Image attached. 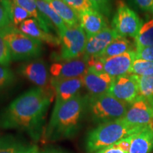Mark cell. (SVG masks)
I'll use <instances>...</instances> for the list:
<instances>
[{"label": "cell", "instance_id": "19", "mask_svg": "<svg viewBox=\"0 0 153 153\" xmlns=\"http://www.w3.org/2000/svg\"><path fill=\"white\" fill-rule=\"evenodd\" d=\"M153 150V131L151 127L145 128L131 135L128 153H151Z\"/></svg>", "mask_w": 153, "mask_h": 153}, {"label": "cell", "instance_id": "22", "mask_svg": "<svg viewBox=\"0 0 153 153\" xmlns=\"http://www.w3.org/2000/svg\"><path fill=\"white\" fill-rule=\"evenodd\" d=\"M36 3L41 14L53 25L59 37L66 29L67 25L51 7L44 0H36Z\"/></svg>", "mask_w": 153, "mask_h": 153}, {"label": "cell", "instance_id": "14", "mask_svg": "<svg viewBox=\"0 0 153 153\" xmlns=\"http://www.w3.org/2000/svg\"><path fill=\"white\" fill-rule=\"evenodd\" d=\"M119 36L116 30L107 27L100 33L88 38L83 56L87 59L99 57L105 49Z\"/></svg>", "mask_w": 153, "mask_h": 153}, {"label": "cell", "instance_id": "7", "mask_svg": "<svg viewBox=\"0 0 153 153\" xmlns=\"http://www.w3.org/2000/svg\"><path fill=\"white\" fill-rule=\"evenodd\" d=\"M143 23L136 13L123 1H118L117 8L113 17L112 28L122 37L135 38L138 34Z\"/></svg>", "mask_w": 153, "mask_h": 153}, {"label": "cell", "instance_id": "6", "mask_svg": "<svg viewBox=\"0 0 153 153\" xmlns=\"http://www.w3.org/2000/svg\"><path fill=\"white\" fill-rule=\"evenodd\" d=\"M60 49L54 55L56 61L69 60L83 55L87 36L80 24L67 26L66 29L60 37Z\"/></svg>", "mask_w": 153, "mask_h": 153}, {"label": "cell", "instance_id": "35", "mask_svg": "<svg viewBox=\"0 0 153 153\" xmlns=\"http://www.w3.org/2000/svg\"><path fill=\"white\" fill-rule=\"evenodd\" d=\"M131 135L125 137V138L120 140V141H118L116 143H115V145L116 147H118V148H120V150H123L124 152L126 153H128L129 149H130V145H131Z\"/></svg>", "mask_w": 153, "mask_h": 153}, {"label": "cell", "instance_id": "32", "mask_svg": "<svg viewBox=\"0 0 153 153\" xmlns=\"http://www.w3.org/2000/svg\"><path fill=\"white\" fill-rule=\"evenodd\" d=\"M13 26L8 10L1 0H0V30Z\"/></svg>", "mask_w": 153, "mask_h": 153}, {"label": "cell", "instance_id": "3", "mask_svg": "<svg viewBox=\"0 0 153 153\" xmlns=\"http://www.w3.org/2000/svg\"><path fill=\"white\" fill-rule=\"evenodd\" d=\"M144 128L129 125L123 118L99 124L87 134L86 151L87 153H94Z\"/></svg>", "mask_w": 153, "mask_h": 153}, {"label": "cell", "instance_id": "36", "mask_svg": "<svg viewBox=\"0 0 153 153\" xmlns=\"http://www.w3.org/2000/svg\"><path fill=\"white\" fill-rule=\"evenodd\" d=\"M94 153H126L123 150H120L118 147H116L115 145H111L109 147H107L106 148L102 149Z\"/></svg>", "mask_w": 153, "mask_h": 153}, {"label": "cell", "instance_id": "10", "mask_svg": "<svg viewBox=\"0 0 153 153\" xmlns=\"http://www.w3.org/2000/svg\"><path fill=\"white\" fill-rule=\"evenodd\" d=\"M123 120L134 127H152L153 125V109L150 103L139 96L130 105Z\"/></svg>", "mask_w": 153, "mask_h": 153}, {"label": "cell", "instance_id": "27", "mask_svg": "<svg viewBox=\"0 0 153 153\" xmlns=\"http://www.w3.org/2000/svg\"><path fill=\"white\" fill-rule=\"evenodd\" d=\"M130 74L137 76L153 75V62L135 59L133 63Z\"/></svg>", "mask_w": 153, "mask_h": 153}, {"label": "cell", "instance_id": "30", "mask_svg": "<svg viewBox=\"0 0 153 153\" xmlns=\"http://www.w3.org/2000/svg\"><path fill=\"white\" fill-rule=\"evenodd\" d=\"M95 10L104 16H109L111 13L112 0H89Z\"/></svg>", "mask_w": 153, "mask_h": 153}, {"label": "cell", "instance_id": "39", "mask_svg": "<svg viewBox=\"0 0 153 153\" xmlns=\"http://www.w3.org/2000/svg\"><path fill=\"white\" fill-rule=\"evenodd\" d=\"M150 103L151 106H152V109H153V101H151V102H150Z\"/></svg>", "mask_w": 153, "mask_h": 153}, {"label": "cell", "instance_id": "21", "mask_svg": "<svg viewBox=\"0 0 153 153\" xmlns=\"http://www.w3.org/2000/svg\"><path fill=\"white\" fill-rule=\"evenodd\" d=\"M51 8L62 19L67 26L79 24V14L63 0H45Z\"/></svg>", "mask_w": 153, "mask_h": 153}, {"label": "cell", "instance_id": "16", "mask_svg": "<svg viewBox=\"0 0 153 153\" xmlns=\"http://www.w3.org/2000/svg\"><path fill=\"white\" fill-rule=\"evenodd\" d=\"M79 18L80 26L85 30L87 38L100 33L108 27L105 16L94 9L79 13Z\"/></svg>", "mask_w": 153, "mask_h": 153}, {"label": "cell", "instance_id": "9", "mask_svg": "<svg viewBox=\"0 0 153 153\" xmlns=\"http://www.w3.org/2000/svg\"><path fill=\"white\" fill-rule=\"evenodd\" d=\"M89 69L88 59L85 56L69 60L57 61L50 67V73L57 79L82 78Z\"/></svg>", "mask_w": 153, "mask_h": 153}, {"label": "cell", "instance_id": "26", "mask_svg": "<svg viewBox=\"0 0 153 153\" xmlns=\"http://www.w3.org/2000/svg\"><path fill=\"white\" fill-rule=\"evenodd\" d=\"M135 76L138 86L139 96L151 102L153 101V75Z\"/></svg>", "mask_w": 153, "mask_h": 153}, {"label": "cell", "instance_id": "29", "mask_svg": "<svg viewBox=\"0 0 153 153\" xmlns=\"http://www.w3.org/2000/svg\"><path fill=\"white\" fill-rule=\"evenodd\" d=\"M11 57L9 47L0 30V65L8 67L10 65Z\"/></svg>", "mask_w": 153, "mask_h": 153}, {"label": "cell", "instance_id": "23", "mask_svg": "<svg viewBox=\"0 0 153 153\" xmlns=\"http://www.w3.org/2000/svg\"><path fill=\"white\" fill-rule=\"evenodd\" d=\"M133 45L131 42L126 37L119 36L114 40L105 51L101 53L99 57L107 58V57L117 56L133 51Z\"/></svg>", "mask_w": 153, "mask_h": 153}, {"label": "cell", "instance_id": "31", "mask_svg": "<svg viewBox=\"0 0 153 153\" xmlns=\"http://www.w3.org/2000/svg\"><path fill=\"white\" fill-rule=\"evenodd\" d=\"M76 13L82 12L88 9H94L89 0H63Z\"/></svg>", "mask_w": 153, "mask_h": 153}, {"label": "cell", "instance_id": "5", "mask_svg": "<svg viewBox=\"0 0 153 153\" xmlns=\"http://www.w3.org/2000/svg\"><path fill=\"white\" fill-rule=\"evenodd\" d=\"M1 32L9 47L11 60H30L41 55L42 42L26 35L16 26H9Z\"/></svg>", "mask_w": 153, "mask_h": 153}, {"label": "cell", "instance_id": "41", "mask_svg": "<svg viewBox=\"0 0 153 153\" xmlns=\"http://www.w3.org/2000/svg\"><path fill=\"white\" fill-rule=\"evenodd\" d=\"M44 1H45V0H44Z\"/></svg>", "mask_w": 153, "mask_h": 153}, {"label": "cell", "instance_id": "12", "mask_svg": "<svg viewBox=\"0 0 153 153\" xmlns=\"http://www.w3.org/2000/svg\"><path fill=\"white\" fill-rule=\"evenodd\" d=\"M51 86L55 94V104L53 108H56L79 94L84 85L82 78L57 79L51 77Z\"/></svg>", "mask_w": 153, "mask_h": 153}, {"label": "cell", "instance_id": "28", "mask_svg": "<svg viewBox=\"0 0 153 153\" xmlns=\"http://www.w3.org/2000/svg\"><path fill=\"white\" fill-rule=\"evenodd\" d=\"M14 81V72L8 67L0 65V91L10 87Z\"/></svg>", "mask_w": 153, "mask_h": 153}, {"label": "cell", "instance_id": "1", "mask_svg": "<svg viewBox=\"0 0 153 153\" xmlns=\"http://www.w3.org/2000/svg\"><path fill=\"white\" fill-rule=\"evenodd\" d=\"M53 92L37 87L30 88L14 101L0 114V127L23 131L37 142L41 138Z\"/></svg>", "mask_w": 153, "mask_h": 153}, {"label": "cell", "instance_id": "8", "mask_svg": "<svg viewBox=\"0 0 153 153\" xmlns=\"http://www.w3.org/2000/svg\"><path fill=\"white\" fill-rule=\"evenodd\" d=\"M20 74L43 90L53 93L51 77L46 62L43 60H30L21 65L18 69Z\"/></svg>", "mask_w": 153, "mask_h": 153}, {"label": "cell", "instance_id": "34", "mask_svg": "<svg viewBox=\"0 0 153 153\" xmlns=\"http://www.w3.org/2000/svg\"><path fill=\"white\" fill-rule=\"evenodd\" d=\"M142 11L153 13V0H131Z\"/></svg>", "mask_w": 153, "mask_h": 153}, {"label": "cell", "instance_id": "25", "mask_svg": "<svg viewBox=\"0 0 153 153\" xmlns=\"http://www.w3.org/2000/svg\"><path fill=\"white\" fill-rule=\"evenodd\" d=\"M135 41L136 48L153 46V18L142 25Z\"/></svg>", "mask_w": 153, "mask_h": 153}, {"label": "cell", "instance_id": "37", "mask_svg": "<svg viewBox=\"0 0 153 153\" xmlns=\"http://www.w3.org/2000/svg\"><path fill=\"white\" fill-rule=\"evenodd\" d=\"M41 153H67L65 152H63L62 150H56V149H48V150H44Z\"/></svg>", "mask_w": 153, "mask_h": 153}, {"label": "cell", "instance_id": "18", "mask_svg": "<svg viewBox=\"0 0 153 153\" xmlns=\"http://www.w3.org/2000/svg\"><path fill=\"white\" fill-rule=\"evenodd\" d=\"M38 149L37 145L11 135L0 137V153H30Z\"/></svg>", "mask_w": 153, "mask_h": 153}, {"label": "cell", "instance_id": "13", "mask_svg": "<svg viewBox=\"0 0 153 153\" xmlns=\"http://www.w3.org/2000/svg\"><path fill=\"white\" fill-rule=\"evenodd\" d=\"M100 58L103 63V72L116 78L130 74L133 63L135 60V51H131L117 56Z\"/></svg>", "mask_w": 153, "mask_h": 153}, {"label": "cell", "instance_id": "4", "mask_svg": "<svg viewBox=\"0 0 153 153\" xmlns=\"http://www.w3.org/2000/svg\"><path fill=\"white\" fill-rule=\"evenodd\" d=\"M128 105L110 94L87 97V112L95 123L101 124L123 118Z\"/></svg>", "mask_w": 153, "mask_h": 153}, {"label": "cell", "instance_id": "15", "mask_svg": "<svg viewBox=\"0 0 153 153\" xmlns=\"http://www.w3.org/2000/svg\"><path fill=\"white\" fill-rule=\"evenodd\" d=\"M84 87L90 96H98L108 93L114 78L105 72H97L89 68L82 77Z\"/></svg>", "mask_w": 153, "mask_h": 153}, {"label": "cell", "instance_id": "17", "mask_svg": "<svg viewBox=\"0 0 153 153\" xmlns=\"http://www.w3.org/2000/svg\"><path fill=\"white\" fill-rule=\"evenodd\" d=\"M18 28L21 31L30 37L35 38L43 43L56 47L60 45V39L52 33L45 31L34 19H28L24 21Z\"/></svg>", "mask_w": 153, "mask_h": 153}, {"label": "cell", "instance_id": "24", "mask_svg": "<svg viewBox=\"0 0 153 153\" xmlns=\"http://www.w3.org/2000/svg\"><path fill=\"white\" fill-rule=\"evenodd\" d=\"M8 10L9 16L13 26H19L26 19H29L30 15L26 10L15 4L12 0H1Z\"/></svg>", "mask_w": 153, "mask_h": 153}, {"label": "cell", "instance_id": "33", "mask_svg": "<svg viewBox=\"0 0 153 153\" xmlns=\"http://www.w3.org/2000/svg\"><path fill=\"white\" fill-rule=\"evenodd\" d=\"M135 59L153 62V46L136 48Z\"/></svg>", "mask_w": 153, "mask_h": 153}, {"label": "cell", "instance_id": "11", "mask_svg": "<svg viewBox=\"0 0 153 153\" xmlns=\"http://www.w3.org/2000/svg\"><path fill=\"white\" fill-rule=\"evenodd\" d=\"M108 93L130 106L139 97L138 86L135 76L128 74L114 78Z\"/></svg>", "mask_w": 153, "mask_h": 153}, {"label": "cell", "instance_id": "40", "mask_svg": "<svg viewBox=\"0 0 153 153\" xmlns=\"http://www.w3.org/2000/svg\"><path fill=\"white\" fill-rule=\"evenodd\" d=\"M151 128H152V131H153V125L152 126V127H151Z\"/></svg>", "mask_w": 153, "mask_h": 153}, {"label": "cell", "instance_id": "38", "mask_svg": "<svg viewBox=\"0 0 153 153\" xmlns=\"http://www.w3.org/2000/svg\"><path fill=\"white\" fill-rule=\"evenodd\" d=\"M30 153H40V152H39V150H38V149H37V150H34L33 152H30Z\"/></svg>", "mask_w": 153, "mask_h": 153}, {"label": "cell", "instance_id": "20", "mask_svg": "<svg viewBox=\"0 0 153 153\" xmlns=\"http://www.w3.org/2000/svg\"><path fill=\"white\" fill-rule=\"evenodd\" d=\"M12 1L27 11L30 16L36 20L41 28L45 31L51 33L52 29L56 30L53 25L39 11L36 3V0H12Z\"/></svg>", "mask_w": 153, "mask_h": 153}, {"label": "cell", "instance_id": "2", "mask_svg": "<svg viewBox=\"0 0 153 153\" xmlns=\"http://www.w3.org/2000/svg\"><path fill=\"white\" fill-rule=\"evenodd\" d=\"M87 97L79 94L60 106L53 108L44 133L46 140L55 142L75 136L87 113Z\"/></svg>", "mask_w": 153, "mask_h": 153}]
</instances>
